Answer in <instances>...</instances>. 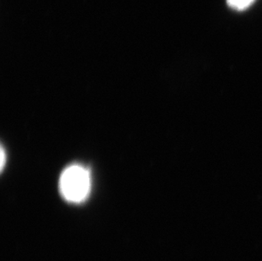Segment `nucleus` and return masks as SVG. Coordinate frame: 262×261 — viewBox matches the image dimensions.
Wrapping results in <instances>:
<instances>
[{"instance_id": "f257e3e1", "label": "nucleus", "mask_w": 262, "mask_h": 261, "mask_svg": "<svg viewBox=\"0 0 262 261\" xmlns=\"http://www.w3.org/2000/svg\"><path fill=\"white\" fill-rule=\"evenodd\" d=\"M59 190L64 200L71 203H82L87 200L91 190V177L82 165H72L62 172Z\"/></svg>"}, {"instance_id": "f03ea898", "label": "nucleus", "mask_w": 262, "mask_h": 261, "mask_svg": "<svg viewBox=\"0 0 262 261\" xmlns=\"http://www.w3.org/2000/svg\"><path fill=\"white\" fill-rule=\"evenodd\" d=\"M255 0H227L228 6L234 10H244L250 7Z\"/></svg>"}, {"instance_id": "7ed1b4c3", "label": "nucleus", "mask_w": 262, "mask_h": 261, "mask_svg": "<svg viewBox=\"0 0 262 261\" xmlns=\"http://www.w3.org/2000/svg\"><path fill=\"white\" fill-rule=\"evenodd\" d=\"M5 149H4V148H2V149H1V170H3V169H4V166H5Z\"/></svg>"}]
</instances>
